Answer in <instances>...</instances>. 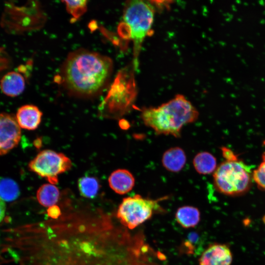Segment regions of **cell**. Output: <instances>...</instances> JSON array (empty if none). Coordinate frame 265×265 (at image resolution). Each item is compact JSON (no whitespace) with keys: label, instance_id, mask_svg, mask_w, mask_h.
<instances>
[{"label":"cell","instance_id":"3957f363","mask_svg":"<svg viewBox=\"0 0 265 265\" xmlns=\"http://www.w3.org/2000/svg\"><path fill=\"white\" fill-rule=\"evenodd\" d=\"M199 112L192 104L182 95L159 106L144 107L141 112L144 124L152 129L156 134L181 136L183 127L195 121Z\"/></svg>","mask_w":265,"mask_h":265},{"label":"cell","instance_id":"9c48e42d","mask_svg":"<svg viewBox=\"0 0 265 265\" xmlns=\"http://www.w3.org/2000/svg\"><path fill=\"white\" fill-rule=\"evenodd\" d=\"M233 255L225 244H210L199 259V265H231Z\"/></svg>","mask_w":265,"mask_h":265},{"label":"cell","instance_id":"d4e9b609","mask_svg":"<svg viewBox=\"0 0 265 265\" xmlns=\"http://www.w3.org/2000/svg\"><path fill=\"white\" fill-rule=\"evenodd\" d=\"M262 220H263V222L265 224V215H264V216L262 217Z\"/></svg>","mask_w":265,"mask_h":265},{"label":"cell","instance_id":"7402d4cb","mask_svg":"<svg viewBox=\"0 0 265 265\" xmlns=\"http://www.w3.org/2000/svg\"><path fill=\"white\" fill-rule=\"evenodd\" d=\"M61 214V209L56 205L49 207L47 210V214L52 219L57 218Z\"/></svg>","mask_w":265,"mask_h":265},{"label":"cell","instance_id":"4fadbf2b","mask_svg":"<svg viewBox=\"0 0 265 265\" xmlns=\"http://www.w3.org/2000/svg\"><path fill=\"white\" fill-rule=\"evenodd\" d=\"M186 161V153L179 147H172L165 151L161 159L163 166L172 172L180 171L185 165Z\"/></svg>","mask_w":265,"mask_h":265},{"label":"cell","instance_id":"52a82bcc","mask_svg":"<svg viewBox=\"0 0 265 265\" xmlns=\"http://www.w3.org/2000/svg\"><path fill=\"white\" fill-rule=\"evenodd\" d=\"M71 166L72 162L68 157L51 150L41 151L28 164L31 171L53 185L58 183V175L69 170Z\"/></svg>","mask_w":265,"mask_h":265},{"label":"cell","instance_id":"ffe728a7","mask_svg":"<svg viewBox=\"0 0 265 265\" xmlns=\"http://www.w3.org/2000/svg\"><path fill=\"white\" fill-rule=\"evenodd\" d=\"M252 178L259 188L265 190V152L262 154L261 163L253 171Z\"/></svg>","mask_w":265,"mask_h":265},{"label":"cell","instance_id":"277c9868","mask_svg":"<svg viewBox=\"0 0 265 265\" xmlns=\"http://www.w3.org/2000/svg\"><path fill=\"white\" fill-rule=\"evenodd\" d=\"M154 17V9L147 1H129L124 9L123 22L120 26L124 37L132 40L133 44V65L138 66V57L142 44L150 31Z\"/></svg>","mask_w":265,"mask_h":265},{"label":"cell","instance_id":"5bb4252c","mask_svg":"<svg viewBox=\"0 0 265 265\" xmlns=\"http://www.w3.org/2000/svg\"><path fill=\"white\" fill-rule=\"evenodd\" d=\"M177 222L184 228L195 227L200 220V212L194 207L184 206L178 208L175 213Z\"/></svg>","mask_w":265,"mask_h":265},{"label":"cell","instance_id":"ba28073f","mask_svg":"<svg viewBox=\"0 0 265 265\" xmlns=\"http://www.w3.org/2000/svg\"><path fill=\"white\" fill-rule=\"evenodd\" d=\"M21 137V129L16 117L11 114L0 113V156L16 147Z\"/></svg>","mask_w":265,"mask_h":265},{"label":"cell","instance_id":"8992f818","mask_svg":"<svg viewBox=\"0 0 265 265\" xmlns=\"http://www.w3.org/2000/svg\"><path fill=\"white\" fill-rule=\"evenodd\" d=\"M163 199L153 200L137 194L124 198L117 209L116 217L123 226L132 230L149 219L153 214L163 212L159 204Z\"/></svg>","mask_w":265,"mask_h":265},{"label":"cell","instance_id":"7a4b0ae2","mask_svg":"<svg viewBox=\"0 0 265 265\" xmlns=\"http://www.w3.org/2000/svg\"><path fill=\"white\" fill-rule=\"evenodd\" d=\"M112 62L107 56L80 50L71 53L61 70L62 83L73 95L90 98L96 96L109 80Z\"/></svg>","mask_w":265,"mask_h":265},{"label":"cell","instance_id":"e0dca14e","mask_svg":"<svg viewBox=\"0 0 265 265\" xmlns=\"http://www.w3.org/2000/svg\"><path fill=\"white\" fill-rule=\"evenodd\" d=\"M78 185L81 195L87 198L95 197L100 188L99 180L93 176H84L80 178Z\"/></svg>","mask_w":265,"mask_h":265},{"label":"cell","instance_id":"603a6c76","mask_svg":"<svg viewBox=\"0 0 265 265\" xmlns=\"http://www.w3.org/2000/svg\"><path fill=\"white\" fill-rule=\"evenodd\" d=\"M223 157L225 160H233L238 158V155H236L231 149L222 147L221 148Z\"/></svg>","mask_w":265,"mask_h":265},{"label":"cell","instance_id":"6da1fadb","mask_svg":"<svg viewBox=\"0 0 265 265\" xmlns=\"http://www.w3.org/2000/svg\"><path fill=\"white\" fill-rule=\"evenodd\" d=\"M22 232L26 265H139L133 234L100 210L63 209Z\"/></svg>","mask_w":265,"mask_h":265},{"label":"cell","instance_id":"9a60e30c","mask_svg":"<svg viewBox=\"0 0 265 265\" xmlns=\"http://www.w3.org/2000/svg\"><path fill=\"white\" fill-rule=\"evenodd\" d=\"M193 164L196 171L203 175L214 172L217 168L215 158L208 152H202L196 155Z\"/></svg>","mask_w":265,"mask_h":265},{"label":"cell","instance_id":"8fae6325","mask_svg":"<svg viewBox=\"0 0 265 265\" xmlns=\"http://www.w3.org/2000/svg\"><path fill=\"white\" fill-rule=\"evenodd\" d=\"M108 181L110 188L116 193L122 195L130 191L135 184L133 175L124 169H119L112 172Z\"/></svg>","mask_w":265,"mask_h":265},{"label":"cell","instance_id":"cb8c5ba5","mask_svg":"<svg viewBox=\"0 0 265 265\" xmlns=\"http://www.w3.org/2000/svg\"><path fill=\"white\" fill-rule=\"evenodd\" d=\"M6 210V206L4 201L0 198V223L3 219Z\"/></svg>","mask_w":265,"mask_h":265},{"label":"cell","instance_id":"7c38bea8","mask_svg":"<svg viewBox=\"0 0 265 265\" xmlns=\"http://www.w3.org/2000/svg\"><path fill=\"white\" fill-rule=\"evenodd\" d=\"M0 87L5 95L10 97L17 96L24 90L25 81L21 74L16 72H9L0 80Z\"/></svg>","mask_w":265,"mask_h":265},{"label":"cell","instance_id":"2e32d148","mask_svg":"<svg viewBox=\"0 0 265 265\" xmlns=\"http://www.w3.org/2000/svg\"><path fill=\"white\" fill-rule=\"evenodd\" d=\"M60 192L54 185L46 184L42 185L37 190L36 197L38 202L43 206L50 207L58 201Z\"/></svg>","mask_w":265,"mask_h":265},{"label":"cell","instance_id":"44dd1931","mask_svg":"<svg viewBox=\"0 0 265 265\" xmlns=\"http://www.w3.org/2000/svg\"><path fill=\"white\" fill-rule=\"evenodd\" d=\"M10 64L9 58L2 48H0V72L7 68Z\"/></svg>","mask_w":265,"mask_h":265},{"label":"cell","instance_id":"d6986e66","mask_svg":"<svg viewBox=\"0 0 265 265\" xmlns=\"http://www.w3.org/2000/svg\"><path fill=\"white\" fill-rule=\"evenodd\" d=\"M66 9L73 17L74 19H77L82 16L87 9L86 0H65Z\"/></svg>","mask_w":265,"mask_h":265},{"label":"cell","instance_id":"5b68a950","mask_svg":"<svg viewBox=\"0 0 265 265\" xmlns=\"http://www.w3.org/2000/svg\"><path fill=\"white\" fill-rule=\"evenodd\" d=\"M213 178L215 189L230 196L245 194L250 188L253 179L249 166L238 158L221 162L214 172Z\"/></svg>","mask_w":265,"mask_h":265},{"label":"cell","instance_id":"30bf717a","mask_svg":"<svg viewBox=\"0 0 265 265\" xmlns=\"http://www.w3.org/2000/svg\"><path fill=\"white\" fill-rule=\"evenodd\" d=\"M42 112L35 106L26 105L17 110L16 118L20 128L28 130H34L40 125Z\"/></svg>","mask_w":265,"mask_h":265},{"label":"cell","instance_id":"ac0fdd59","mask_svg":"<svg viewBox=\"0 0 265 265\" xmlns=\"http://www.w3.org/2000/svg\"><path fill=\"white\" fill-rule=\"evenodd\" d=\"M19 194V187L15 181L9 178L0 180V198L4 201L15 200Z\"/></svg>","mask_w":265,"mask_h":265}]
</instances>
